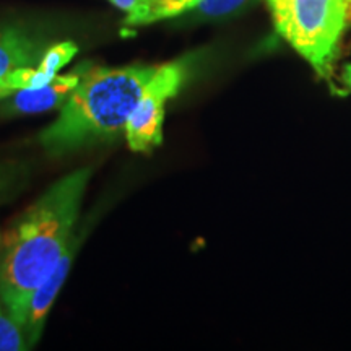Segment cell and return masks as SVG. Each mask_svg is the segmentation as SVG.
<instances>
[{
  "instance_id": "12",
  "label": "cell",
  "mask_w": 351,
  "mask_h": 351,
  "mask_svg": "<svg viewBox=\"0 0 351 351\" xmlns=\"http://www.w3.org/2000/svg\"><path fill=\"white\" fill-rule=\"evenodd\" d=\"M341 86L345 88V93H351V64H345L340 73Z\"/></svg>"
},
{
  "instance_id": "13",
  "label": "cell",
  "mask_w": 351,
  "mask_h": 351,
  "mask_svg": "<svg viewBox=\"0 0 351 351\" xmlns=\"http://www.w3.org/2000/svg\"><path fill=\"white\" fill-rule=\"evenodd\" d=\"M7 187H8V184H7V176L3 174V173H0V199H2L3 192L7 191Z\"/></svg>"
},
{
  "instance_id": "2",
  "label": "cell",
  "mask_w": 351,
  "mask_h": 351,
  "mask_svg": "<svg viewBox=\"0 0 351 351\" xmlns=\"http://www.w3.org/2000/svg\"><path fill=\"white\" fill-rule=\"evenodd\" d=\"M158 65L134 64L103 67L82 64V77L59 117L43 130L39 142L51 155L77 150L83 145L125 134L145 85Z\"/></svg>"
},
{
  "instance_id": "1",
  "label": "cell",
  "mask_w": 351,
  "mask_h": 351,
  "mask_svg": "<svg viewBox=\"0 0 351 351\" xmlns=\"http://www.w3.org/2000/svg\"><path fill=\"white\" fill-rule=\"evenodd\" d=\"M90 169L59 179L19 218L3 239L0 300L23 326L33 291L72 244Z\"/></svg>"
},
{
  "instance_id": "11",
  "label": "cell",
  "mask_w": 351,
  "mask_h": 351,
  "mask_svg": "<svg viewBox=\"0 0 351 351\" xmlns=\"http://www.w3.org/2000/svg\"><path fill=\"white\" fill-rule=\"evenodd\" d=\"M251 0H200L197 5V13L202 19L218 20L225 16L234 15L241 8H244Z\"/></svg>"
},
{
  "instance_id": "10",
  "label": "cell",
  "mask_w": 351,
  "mask_h": 351,
  "mask_svg": "<svg viewBox=\"0 0 351 351\" xmlns=\"http://www.w3.org/2000/svg\"><path fill=\"white\" fill-rule=\"evenodd\" d=\"M25 328L0 300V351H21L28 350Z\"/></svg>"
},
{
  "instance_id": "9",
  "label": "cell",
  "mask_w": 351,
  "mask_h": 351,
  "mask_svg": "<svg viewBox=\"0 0 351 351\" xmlns=\"http://www.w3.org/2000/svg\"><path fill=\"white\" fill-rule=\"evenodd\" d=\"M77 44L72 41L57 43L54 46L47 47L36 65H28V67L21 69L20 73L23 90L41 86L44 83L51 82L56 75H59V70L77 56Z\"/></svg>"
},
{
  "instance_id": "4",
  "label": "cell",
  "mask_w": 351,
  "mask_h": 351,
  "mask_svg": "<svg viewBox=\"0 0 351 351\" xmlns=\"http://www.w3.org/2000/svg\"><path fill=\"white\" fill-rule=\"evenodd\" d=\"M191 64L192 57H182L158 65L127 122L125 138L132 152L147 153L163 142L166 104L186 83Z\"/></svg>"
},
{
  "instance_id": "7",
  "label": "cell",
  "mask_w": 351,
  "mask_h": 351,
  "mask_svg": "<svg viewBox=\"0 0 351 351\" xmlns=\"http://www.w3.org/2000/svg\"><path fill=\"white\" fill-rule=\"evenodd\" d=\"M75 252L77 247L73 244H70V247L65 251L64 257L57 263L56 269L51 271L46 280H43L39 283V287L34 289L32 298H29L28 311H26V319L23 322L26 340H28L29 346L36 345L39 337H41L47 314H49L57 295L60 293V288L64 287L65 280H67Z\"/></svg>"
},
{
  "instance_id": "8",
  "label": "cell",
  "mask_w": 351,
  "mask_h": 351,
  "mask_svg": "<svg viewBox=\"0 0 351 351\" xmlns=\"http://www.w3.org/2000/svg\"><path fill=\"white\" fill-rule=\"evenodd\" d=\"M125 13L127 26H145L195 10L200 0H108Z\"/></svg>"
},
{
  "instance_id": "6",
  "label": "cell",
  "mask_w": 351,
  "mask_h": 351,
  "mask_svg": "<svg viewBox=\"0 0 351 351\" xmlns=\"http://www.w3.org/2000/svg\"><path fill=\"white\" fill-rule=\"evenodd\" d=\"M82 77V65L70 73L56 75L51 82L36 88H25L3 101L2 112L8 116L39 114L62 108L75 90Z\"/></svg>"
},
{
  "instance_id": "5",
  "label": "cell",
  "mask_w": 351,
  "mask_h": 351,
  "mask_svg": "<svg viewBox=\"0 0 351 351\" xmlns=\"http://www.w3.org/2000/svg\"><path fill=\"white\" fill-rule=\"evenodd\" d=\"M46 49V43L34 29L21 23H0V101L20 90L16 70L36 65Z\"/></svg>"
},
{
  "instance_id": "3",
  "label": "cell",
  "mask_w": 351,
  "mask_h": 351,
  "mask_svg": "<svg viewBox=\"0 0 351 351\" xmlns=\"http://www.w3.org/2000/svg\"><path fill=\"white\" fill-rule=\"evenodd\" d=\"M276 33L326 80L333 93L335 60L351 25V0H265Z\"/></svg>"
}]
</instances>
